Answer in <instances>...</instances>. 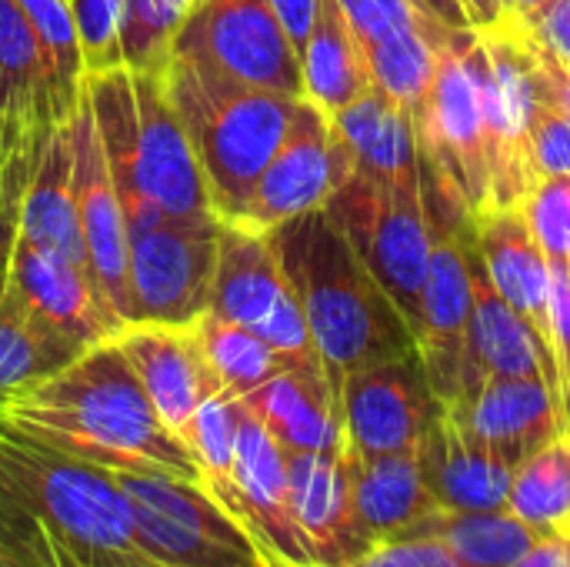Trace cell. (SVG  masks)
Listing matches in <instances>:
<instances>
[{
  "instance_id": "obj_48",
  "label": "cell",
  "mask_w": 570,
  "mask_h": 567,
  "mask_svg": "<svg viewBox=\"0 0 570 567\" xmlns=\"http://www.w3.org/2000/svg\"><path fill=\"white\" fill-rule=\"evenodd\" d=\"M17 217H20V207L7 187V177L0 170V267H7V257H10V247L17 241Z\"/></svg>"
},
{
  "instance_id": "obj_43",
  "label": "cell",
  "mask_w": 570,
  "mask_h": 567,
  "mask_svg": "<svg viewBox=\"0 0 570 567\" xmlns=\"http://www.w3.org/2000/svg\"><path fill=\"white\" fill-rule=\"evenodd\" d=\"M344 567H461L458 558L428 535H394L371 541Z\"/></svg>"
},
{
  "instance_id": "obj_26",
  "label": "cell",
  "mask_w": 570,
  "mask_h": 567,
  "mask_svg": "<svg viewBox=\"0 0 570 567\" xmlns=\"http://www.w3.org/2000/svg\"><path fill=\"white\" fill-rule=\"evenodd\" d=\"M83 90L97 120V134H100L130 234L164 224V214L154 207L140 180V120H137L134 74L127 67H117L107 74H87Z\"/></svg>"
},
{
  "instance_id": "obj_24",
  "label": "cell",
  "mask_w": 570,
  "mask_h": 567,
  "mask_svg": "<svg viewBox=\"0 0 570 567\" xmlns=\"http://www.w3.org/2000/svg\"><path fill=\"white\" fill-rule=\"evenodd\" d=\"M337 140L351 157V170L401 190H421V140L414 117L371 87L331 117Z\"/></svg>"
},
{
  "instance_id": "obj_10",
  "label": "cell",
  "mask_w": 570,
  "mask_h": 567,
  "mask_svg": "<svg viewBox=\"0 0 570 567\" xmlns=\"http://www.w3.org/2000/svg\"><path fill=\"white\" fill-rule=\"evenodd\" d=\"M421 160L441 174L478 217L491 207L488 174V127L478 77L454 43V30L441 43L438 74L431 94L414 117Z\"/></svg>"
},
{
  "instance_id": "obj_52",
  "label": "cell",
  "mask_w": 570,
  "mask_h": 567,
  "mask_svg": "<svg viewBox=\"0 0 570 567\" xmlns=\"http://www.w3.org/2000/svg\"><path fill=\"white\" fill-rule=\"evenodd\" d=\"M267 565L271 567H314V565H291V561H281V558H274V555H267Z\"/></svg>"
},
{
  "instance_id": "obj_21",
  "label": "cell",
  "mask_w": 570,
  "mask_h": 567,
  "mask_svg": "<svg viewBox=\"0 0 570 567\" xmlns=\"http://www.w3.org/2000/svg\"><path fill=\"white\" fill-rule=\"evenodd\" d=\"M474 244L494 291L531 324L554 354L551 334V261L538 247L521 207H488L474 217ZM558 364V361H554Z\"/></svg>"
},
{
  "instance_id": "obj_18",
  "label": "cell",
  "mask_w": 570,
  "mask_h": 567,
  "mask_svg": "<svg viewBox=\"0 0 570 567\" xmlns=\"http://www.w3.org/2000/svg\"><path fill=\"white\" fill-rule=\"evenodd\" d=\"M227 511L257 538V545L267 555L291 565H314L291 511L287 451L271 438V431L247 408L240 414V431H237L234 498Z\"/></svg>"
},
{
  "instance_id": "obj_33",
  "label": "cell",
  "mask_w": 570,
  "mask_h": 567,
  "mask_svg": "<svg viewBox=\"0 0 570 567\" xmlns=\"http://www.w3.org/2000/svg\"><path fill=\"white\" fill-rule=\"evenodd\" d=\"M514 511L541 538L570 535V441L568 434L518 465L508 491Z\"/></svg>"
},
{
  "instance_id": "obj_42",
  "label": "cell",
  "mask_w": 570,
  "mask_h": 567,
  "mask_svg": "<svg viewBox=\"0 0 570 567\" xmlns=\"http://www.w3.org/2000/svg\"><path fill=\"white\" fill-rule=\"evenodd\" d=\"M337 3H341L361 47H371L404 27L434 20L414 0H337Z\"/></svg>"
},
{
  "instance_id": "obj_16",
  "label": "cell",
  "mask_w": 570,
  "mask_h": 567,
  "mask_svg": "<svg viewBox=\"0 0 570 567\" xmlns=\"http://www.w3.org/2000/svg\"><path fill=\"white\" fill-rule=\"evenodd\" d=\"M7 277L17 297L53 331L94 348L124 331V321L104 301L90 267L50 254L23 237L13 241L7 257Z\"/></svg>"
},
{
  "instance_id": "obj_22",
  "label": "cell",
  "mask_w": 570,
  "mask_h": 567,
  "mask_svg": "<svg viewBox=\"0 0 570 567\" xmlns=\"http://www.w3.org/2000/svg\"><path fill=\"white\" fill-rule=\"evenodd\" d=\"M471 274H474V314L468 331L464 391L488 378H544L561 394L554 354L541 344L531 324L494 291L484 261L478 254V244L471 247Z\"/></svg>"
},
{
  "instance_id": "obj_11",
  "label": "cell",
  "mask_w": 570,
  "mask_h": 567,
  "mask_svg": "<svg viewBox=\"0 0 570 567\" xmlns=\"http://www.w3.org/2000/svg\"><path fill=\"white\" fill-rule=\"evenodd\" d=\"M347 174L351 157L337 140L331 117L301 97L291 130L254 184L237 224L254 231H277L294 217L324 211Z\"/></svg>"
},
{
  "instance_id": "obj_30",
  "label": "cell",
  "mask_w": 570,
  "mask_h": 567,
  "mask_svg": "<svg viewBox=\"0 0 570 567\" xmlns=\"http://www.w3.org/2000/svg\"><path fill=\"white\" fill-rule=\"evenodd\" d=\"M304 97L327 117L341 114L374 87L364 50L337 0H317L314 27L301 53Z\"/></svg>"
},
{
  "instance_id": "obj_49",
  "label": "cell",
  "mask_w": 570,
  "mask_h": 567,
  "mask_svg": "<svg viewBox=\"0 0 570 567\" xmlns=\"http://www.w3.org/2000/svg\"><path fill=\"white\" fill-rule=\"evenodd\" d=\"M464 7V17H468V27L471 30H488V27H498L501 20H508V0H458Z\"/></svg>"
},
{
  "instance_id": "obj_15",
  "label": "cell",
  "mask_w": 570,
  "mask_h": 567,
  "mask_svg": "<svg viewBox=\"0 0 570 567\" xmlns=\"http://www.w3.org/2000/svg\"><path fill=\"white\" fill-rule=\"evenodd\" d=\"M134 74V70H130ZM137 120H140V180L164 221L214 224L207 177L184 120L167 94L164 74H134Z\"/></svg>"
},
{
  "instance_id": "obj_6",
  "label": "cell",
  "mask_w": 570,
  "mask_h": 567,
  "mask_svg": "<svg viewBox=\"0 0 570 567\" xmlns=\"http://www.w3.org/2000/svg\"><path fill=\"white\" fill-rule=\"evenodd\" d=\"M210 314L264 338L287 361V368L327 378L304 307L284 274L271 231L220 221Z\"/></svg>"
},
{
  "instance_id": "obj_34",
  "label": "cell",
  "mask_w": 570,
  "mask_h": 567,
  "mask_svg": "<svg viewBox=\"0 0 570 567\" xmlns=\"http://www.w3.org/2000/svg\"><path fill=\"white\" fill-rule=\"evenodd\" d=\"M27 13L37 43L43 50L47 77H50V107L53 120L67 124L83 94V53L77 40V20L70 0H17Z\"/></svg>"
},
{
  "instance_id": "obj_4",
  "label": "cell",
  "mask_w": 570,
  "mask_h": 567,
  "mask_svg": "<svg viewBox=\"0 0 570 567\" xmlns=\"http://www.w3.org/2000/svg\"><path fill=\"white\" fill-rule=\"evenodd\" d=\"M0 488L40 515L83 567H147L117 475L47 448L0 418Z\"/></svg>"
},
{
  "instance_id": "obj_3",
  "label": "cell",
  "mask_w": 570,
  "mask_h": 567,
  "mask_svg": "<svg viewBox=\"0 0 570 567\" xmlns=\"http://www.w3.org/2000/svg\"><path fill=\"white\" fill-rule=\"evenodd\" d=\"M164 80L197 150L214 214L237 221L264 167L281 150L301 97L247 87L177 53Z\"/></svg>"
},
{
  "instance_id": "obj_36",
  "label": "cell",
  "mask_w": 570,
  "mask_h": 567,
  "mask_svg": "<svg viewBox=\"0 0 570 567\" xmlns=\"http://www.w3.org/2000/svg\"><path fill=\"white\" fill-rule=\"evenodd\" d=\"M240 414H244L240 398L220 391V394L207 398L194 411V418H190V424L184 431V441H187V448L194 451V458L200 465L204 488L224 508L234 498V458H237Z\"/></svg>"
},
{
  "instance_id": "obj_9",
  "label": "cell",
  "mask_w": 570,
  "mask_h": 567,
  "mask_svg": "<svg viewBox=\"0 0 570 567\" xmlns=\"http://www.w3.org/2000/svg\"><path fill=\"white\" fill-rule=\"evenodd\" d=\"M220 221L154 224L130 234V324L190 328L210 311Z\"/></svg>"
},
{
  "instance_id": "obj_23",
  "label": "cell",
  "mask_w": 570,
  "mask_h": 567,
  "mask_svg": "<svg viewBox=\"0 0 570 567\" xmlns=\"http://www.w3.org/2000/svg\"><path fill=\"white\" fill-rule=\"evenodd\" d=\"M417 461L441 508H461V511L508 508L514 465H508L484 441H478L448 408L428 428L417 448Z\"/></svg>"
},
{
  "instance_id": "obj_7",
  "label": "cell",
  "mask_w": 570,
  "mask_h": 567,
  "mask_svg": "<svg viewBox=\"0 0 570 567\" xmlns=\"http://www.w3.org/2000/svg\"><path fill=\"white\" fill-rule=\"evenodd\" d=\"M324 211L414 328L431 261V224L421 190H401L351 170Z\"/></svg>"
},
{
  "instance_id": "obj_20",
  "label": "cell",
  "mask_w": 570,
  "mask_h": 567,
  "mask_svg": "<svg viewBox=\"0 0 570 567\" xmlns=\"http://www.w3.org/2000/svg\"><path fill=\"white\" fill-rule=\"evenodd\" d=\"M287 485H291L294 525L314 565L344 567L371 545L354 511L344 451L334 454L287 451Z\"/></svg>"
},
{
  "instance_id": "obj_40",
  "label": "cell",
  "mask_w": 570,
  "mask_h": 567,
  "mask_svg": "<svg viewBox=\"0 0 570 567\" xmlns=\"http://www.w3.org/2000/svg\"><path fill=\"white\" fill-rule=\"evenodd\" d=\"M77 20V40L87 74H107L124 67V7L127 0H70Z\"/></svg>"
},
{
  "instance_id": "obj_17",
  "label": "cell",
  "mask_w": 570,
  "mask_h": 567,
  "mask_svg": "<svg viewBox=\"0 0 570 567\" xmlns=\"http://www.w3.org/2000/svg\"><path fill=\"white\" fill-rule=\"evenodd\" d=\"M444 408L514 471L568 434L561 394L544 378H488Z\"/></svg>"
},
{
  "instance_id": "obj_32",
  "label": "cell",
  "mask_w": 570,
  "mask_h": 567,
  "mask_svg": "<svg viewBox=\"0 0 570 567\" xmlns=\"http://www.w3.org/2000/svg\"><path fill=\"white\" fill-rule=\"evenodd\" d=\"M451 33V27L438 23V20H424L414 27H404L364 50L371 80L377 90H384L391 100H397L411 117L421 114L434 74H438V60H441V43Z\"/></svg>"
},
{
  "instance_id": "obj_46",
  "label": "cell",
  "mask_w": 570,
  "mask_h": 567,
  "mask_svg": "<svg viewBox=\"0 0 570 567\" xmlns=\"http://www.w3.org/2000/svg\"><path fill=\"white\" fill-rule=\"evenodd\" d=\"M291 43L297 47V53H304L311 27H314V13H317V0H271Z\"/></svg>"
},
{
  "instance_id": "obj_50",
  "label": "cell",
  "mask_w": 570,
  "mask_h": 567,
  "mask_svg": "<svg viewBox=\"0 0 570 567\" xmlns=\"http://www.w3.org/2000/svg\"><path fill=\"white\" fill-rule=\"evenodd\" d=\"M428 17H434L438 23L451 27V30H471L468 27V17H464V7L458 0H414Z\"/></svg>"
},
{
  "instance_id": "obj_37",
  "label": "cell",
  "mask_w": 570,
  "mask_h": 567,
  "mask_svg": "<svg viewBox=\"0 0 570 567\" xmlns=\"http://www.w3.org/2000/svg\"><path fill=\"white\" fill-rule=\"evenodd\" d=\"M194 0H127L124 7V67L134 74H164L177 33Z\"/></svg>"
},
{
  "instance_id": "obj_12",
  "label": "cell",
  "mask_w": 570,
  "mask_h": 567,
  "mask_svg": "<svg viewBox=\"0 0 570 567\" xmlns=\"http://www.w3.org/2000/svg\"><path fill=\"white\" fill-rule=\"evenodd\" d=\"M441 411L417 351L354 371L341 384L344 448L367 458L417 451Z\"/></svg>"
},
{
  "instance_id": "obj_38",
  "label": "cell",
  "mask_w": 570,
  "mask_h": 567,
  "mask_svg": "<svg viewBox=\"0 0 570 567\" xmlns=\"http://www.w3.org/2000/svg\"><path fill=\"white\" fill-rule=\"evenodd\" d=\"M0 567H83L73 548L0 488Z\"/></svg>"
},
{
  "instance_id": "obj_45",
  "label": "cell",
  "mask_w": 570,
  "mask_h": 567,
  "mask_svg": "<svg viewBox=\"0 0 570 567\" xmlns=\"http://www.w3.org/2000/svg\"><path fill=\"white\" fill-rule=\"evenodd\" d=\"M531 37L570 70V0H548L534 17L524 20Z\"/></svg>"
},
{
  "instance_id": "obj_19",
  "label": "cell",
  "mask_w": 570,
  "mask_h": 567,
  "mask_svg": "<svg viewBox=\"0 0 570 567\" xmlns=\"http://www.w3.org/2000/svg\"><path fill=\"white\" fill-rule=\"evenodd\" d=\"M127 354L130 368L137 371L150 404L157 408L160 421L184 438L194 411L220 394V381L200 348L197 328H174V324H124L114 338Z\"/></svg>"
},
{
  "instance_id": "obj_44",
  "label": "cell",
  "mask_w": 570,
  "mask_h": 567,
  "mask_svg": "<svg viewBox=\"0 0 570 567\" xmlns=\"http://www.w3.org/2000/svg\"><path fill=\"white\" fill-rule=\"evenodd\" d=\"M551 334H554V361L561 381V408L570 421V271L551 267Z\"/></svg>"
},
{
  "instance_id": "obj_35",
  "label": "cell",
  "mask_w": 570,
  "mask_h": 567,
  "mask_svg": "<svg viewBox=\"0 0 570 567\" xmlns=\"http://www.w3.org/2000/svg\"><path fill=\"white\" fill-rule=\"evenodd\" d=\"M194 328L220 388L234 398H244L267 384L274 374L287 371V361L264 338L234 321H224L207 311Z\"/></svg>"
},
{
  "instance_id": "obj_51",
  "label": "cell",
  "mask_w": 570,
  "mask_h": 567,
  "mask_svg": "<svg viewBox=\"0 0 570 567\" xmlns=\"http://www.w3.org/2000/svg\"><path fill=\"white\" fill-rule=\"evenodd\" d=\"M544 3H548V0H508V10H511L514 17L528 20V17H534Z\"/></svg>"
},
{
  "instance_id": "obj_54",
  "label": "cell",
  "mask_w": 570,
  "mask_h": 567,
  "mask_svg": "<svg viewBox=\"0 0 570 567\" xmlns=\"http://www.w3.org/2000/svg\"><path fill=\"white\" fill-rule=\"evenodd\" d=\"M147 567H157V565H147Z\"/></svg>"
},
{
  "instance_id": "obj_41",
  "label": "cell",
  "mask_w": 570,
  "mask_h": 567,
  "mask_svg": "<svg viewBox=\"0 0 570 567\" xmlns=\"http://www.w3.org/2000/svg\"><path fill=\"white\" fill-rule=\"evenodd\" d=\"M528 227L551 261V267L570 271V177H544L521 204Z\"/></svg>"
},
{
  "instance_id": "obj_25",
  "label": "cell",
  "mask_w": 570,
  "mask_h": 567,
  "mask_svg": "<svg viewBox=\"0 0 570 567\" xmlns=\"http://www.w3.org/2000/svg\"><path fill=\"white\" fill-rule=\"evenodd\" d=\"M244 408L271 431L284 451L334 454L344 451L341 401L327 378L304 371H281L257 391L240 398Z\"/></svg>"
},
{
  "instance_id": "obj_1",
  "label": "cell",
  "mask_w": 570,
  "mask_h": 567,
  "mask_svg": "<svg viewBox=\"0 0 570 567\" xmlns=\"http://www.w3.org/2000/svg\"><path fill=\"white\" fill-rule=\"evenodd\" d=\"M0 418L33 441L107 471L170 475L204 485L194 451L160 421L114 338L3 404Z\"/></svg>"
},
{
  "instance_id": "obj_14",
  "label": "cell",
  "mask_w": 570,
  "mask_h": 567,
  "mask_svg": "<svg viewBox=\"0 0 570 567\" xmlns=\"http://www.w3.org/2000/svg\"><path fill=\"white\" fill-rule=\"evenodd\" d=\"M67 130H70V164H73V201H77L83 247H87V267L104 301L114 307V314L124 324H130V281H127L130 224L97 134L87 90L80 94L73 117L67 120Z\"/></svg>"
},
{
  "instance_id": "obj_29",
  "label": "cell",
  "mask_w": 570,
  "mask_h": 567,
  "mask_svg": "<svg viewBox=\"0 0 570 567\" xmlns=\"http://www.w3.org/2000/svg\"><path fill=\"white\" fill-rule=\"evenodd\" d=\"M83 351L77 341L47 328L10 287L7 267H0V408L53 378Z\"/></svg>"
},
{
  "instance_id": "obj_27",
  "label": "cell",
  "mask_w": 570,
  "mask_h": 567,
  "mask_svg": "<svg viewBox=\"0 0 570 567\" xmlns=\"http://www.w3.org/2000/svg\"><path fill=\"white\" fill-rule=\"evenodd\" d=\"M344 458L351 475L354 511L371 541L404 535L438 508L424 481L417 451L367 458L344 448Z\"/></svg>"
},
{
  "instance_id": "obj_28",
  "label": "cell",
  "mask_w": 570,
  "mask_h": 567,
  "mask_svg": "<svg viewBox=\"0 0 570 567\" xmlns=\"http://www.w3.org/2000/svg\"><path fill=\"white\" fill-rule=\"evenodd\" d=\"M17 237L87 267V247L80 234L77 201H73V164H70L67 124L53 127L40 150V160L20 201Z\"/></svg>"
},
{
  "instance_id": "obj_5",
  "label": "cell",
  "mask_w": 570,
  "mask_h": 567,
  "mask_svg": "<svg viewBox=\"0 0 570 567\" xmlns=\"http://www.w3.org/2000/svg\"><path fill=\"white\" fill-rule=\"evenodd\" d=\"M134 538L157 567H271L257 538L200 485L170 475L114 471Z\"/></svg>"
},
{
  "instance_id": "obj_39",
  "label": "cell",
  "mask_w": 570,
  "mask_h": 567,
  "mask_svg": "<svg viewBox=\"0 0 570 567\" xmlns=\"http://www.w3.org/2000/svg\"><path fill=\"white\" fill-rule=\"evenodd\" d=\"M541 47V43H538ZM554 57L541 47V97L531 120V160L538 180L544 177H570V107L558 94Z\"/></svg>"
},
{
  "instance_id": "obj_2",
  "label": "cell",
  "mask_w": 570,
  "mask_h": 567,
  "mask_svg": "<svg viewBox=\"0 0 570 567\" xmlns=\"http://www.w3.org/2000/svg\"><path fill=\"white\" fill-rule=\"evenodd\" d=\"M271 237L337 401L344 378L354 371L417 351L407 317L364 267L327 211L294 217L271 231Z\"/></svg>"
},
{
  "instance_id": "obj_31",
  "label": "cell",
  "mask_w": 570,
  "mask_h": 567,
  "mask_svg": "<svg viewBox=\"0 0 570 567\" xmlns=\"http://www.w3.org/2000/svg\"><path fill=\"white\" fill-rule=\"evenodd\" d=\"M404 535L438 538L461 567H511L541 541V535L508 508L461 511L441 505Z\"/></svg>"
},
{
  "instance_id": "obj_8",
  "label": "cell",
  "mask_w": 570,
  "mask_h": 567,
  "mask_svg": "<svg viewBox=\"0 0 570 567\" xmlns=\"http://www.w3.org/2000/svg\"><path fill=\"white\" fill-rule=\"evenodd\" d=\"M174 53L247 87L304 97L301 53L271 0H194Z\"/></svg>"
},
{
  "instance_id": "obj_13",
  "label": "cell",
  "mask_w": 570,
  "mask_h": 567,
  "mask_svg": "<svg viewBox=\"0 0 570 567\" xmlns=\"http://www.w3.org/2000/svg\"><path fill=\"white\" fill-rule=\"evenodd\" d=\"M53 127L60 124L37 33L17 0H0V170L17 207Z\"/></svg>"
},
{
  "instance_id": "obj_47",
  "label": "cell",
  "mask_w": 570,
  "mask_h": 567,
  "mask_svg": "<svg viewBox=\"0 0 570 567\" xmlns=\"http://www.w3.org/2000/svg\"><path fill=\"white\" fill-rule=\"evenodd\" d=\"M511 567H570V535L541 538L518 565Z\"/></svg>"
},
{
  "instance_id": "obj_53",
  "label": "cell",
  "mask_w": 570,
  "mask_h": 567,
  "mask_svg": "<svg viewBox=\"0 0 570 567\" xmlns=\"http://www.w3.org/2000/svg\"><path fill=\"white\" fill-rule=\"evenodd\" d=\"M568 441H570V421H568Z\"/></svg>"
}]
</instances>
